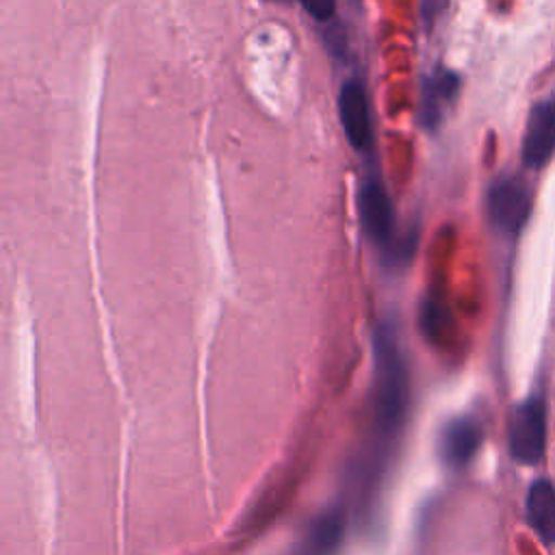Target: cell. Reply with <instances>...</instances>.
<instances>
[{"label": "cell", "mask_w": 555, "mask_h": 555, "mask_svg": "<svg viewBox=\"0 0 555 555\" xmlns=\"http://www.w3.org/2000/svg\"><path fill=\"white\" fill-rule=\"evenodd\" d=\"M375 384H373V434L375 457H384L386 447L397 438L408 412V364L395 323L379 321L373 336Z\"/></svg>", "instance_id": "cell-1"}, {"label": "cell", "mask_w": 555, "mask_h": 555, "mask_svg": "<svg viewBox=\"0 0 555 555\" xmlns=\"http://www.w3.org/2000/svg\"><path fill=\"white\" fill-rule=\"evenodd\" d=\"M555 152V100L538 102L527 119L522 160L527 167H542Z\"/></svg>", "instance_id": "cell-5"}, {"label": "cell", "mask_w": 555, "mask_h": 555, "mask_svg": "<svg viewBox=\"0 0 555 555\" xmlns=\"http://www.w3.org/2000/svg\"><path fill=\"white\" fill-rule=\"evenodd\" d=\"M490 223L503 234H516L531 210V193L527 184L518 178L496 180L486 199Z\"/></svg>", "instance_id": "cell-2"}, {"label": "cell", "mask_w": 555, "mask_h": 555, "mask_svg": "<svg viewBox=\"0 0 555 555\" xmlns=\"http://www.w3.org/2000/svg\"><path fill=\"white\" fill-rule=\"evenodd\" d=\"M527 518L542 540L555 542V488L548 481H535L529 488Z\"/></svg>", "instance_id": "cell-9"}, {"label": "cell", "mask_w": 555, "mask_h": 555, "mask_svg": "<svg viewBox=\"0 0 555 555\" xmlns=\"http://www.w3.org/2000/svg\"><path fill=\"white\" fill-rule=\"evenodd\" d=\"M457 76L447 69L434 72L425 82H423V93H421V108H418V119L427 128H436L442 119L444 106L455 98L457 93Z\"/></svg>", "instance_id": "cell-8"}, {"label": "cell", "mask_w": 555, "mask_h": 555, "mask_svg": "<svg viewBox=\"0 0 555 555\" xmlns=\"http://www.w3.org/2000/svg\"><path fill=\"white\" fill-rule=\"evenodd\" d=\"M338 108L349 143L358 150H366L371 145V117L364 87L358 80H347L343 85Z\"/></svg>", "instance_id": "cell-6"}, {"label": "cell", "mask_w": 555, "mask_h": 555, "mask_svg": "<svg viewBox=\"0 0 555 555\" xmlns=\"http://www.w3.org/2000/svg\"><path fill=\"white\" fill-rule=\"evenodd\" d=\"M447 0H421V13H423V20L429 24L431 20H436V15L444 9Z\"/></svg>", "instance_id": "cell-11"}, {"label": "cell", "mask_w": 555, "mask_h": 555, "mask_svg": "<svg viewBox=\"0 0 555 555\" xmlns=\"http://www.w3.org/2000/svg\"><path fill=\"white\" fill-rule=\"evenodd\" d=\"M299 2L317 20H330L336 9V0H299Z\"/></svg>", "instance_id": "cell-10"}, {"label": "cell", "mask_w": 555, "mask_h": 555, "mask_svg": "<svg viewBox=\"0 0 555 555\" xmlns=\"http://www.w3.org/2000/svg\"><path fill=\"white\" fill-rule=\"evenodd\" d=\"M546 418L540 399H527L509 418V451L522 464H535L544 455Z\"/></svg>", "instance_id": "cell-3"}, {"label": "cell", "mask_w": 555, "mask_h": 555, "mask_svg": "<svg viewBox=\"0 0 555 555\" xmlns=\"http://www.w3.org/2000/svg\"><path fill=\"white\" fill-rule=\"evenodd\" d=\"M481 442V427L470 416L453 418L440 434V455L449 466H464L473 460Z\"/></svg>", "instance_id": "cell-7"}, {"label": "cell", "mask_w": 555, "mask_h": 555, "mask_svg": "<svg viewBox=\"0 0 555 555\" xmlns=\"http://www.w3.org/2000/svg\"><path fill=\"white\" fill-rule=\"evenodd\" d=\"M360 219L366 236L390 254L395 236V208L377 173H369L360 186Z\"/></svg>", "instance_id": "cell-4"}]
</instances>
